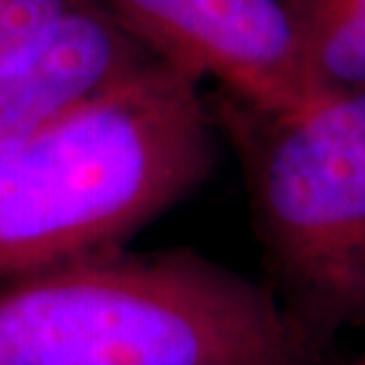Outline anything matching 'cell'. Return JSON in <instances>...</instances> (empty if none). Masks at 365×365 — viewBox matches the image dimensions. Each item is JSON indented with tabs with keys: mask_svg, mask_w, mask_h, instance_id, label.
I'll list each match as a JSON object with an SVG mask.
<instances>
[{
	"mask_svg": "<svg viewBox=\"0 0 365 365\" xmlns=\"http://www.w3.org/2000/svg\"><path fill=\"white\" fill-rule=\"evenodd\" d=\"M166 62L0 157V282L123 250L209 178L216 119Z\"/></svg>",
	"mask_w": 365,
	"mask_h": 365,
	"instance_id": "obj_1",
	"label": "cell"
},
{
	"mask_svg": "<svg viewBox=\"0 0 365 365\" xmlns=\"http://www.w3.org/2000/svg\"><path fill=\"white\" fill-rule=\"evenodd\" d=\"M306 327L195 252L128 247L0 282V365H309Z\"/></svg>",
	"mask_w": 365,
	"mask_h": 365,
	"instance_id": "obj_2",
	"label": "cell"
},
{
	"mask_svg": "<svg viewBox=\"0 0 365 365\" xmlns=\"http://www.w3.org/2000/svg\"><path fill=\"white\" fill-rule=\"evenodd\" d=\"M232 138L259 232L323 318L365 325V88L292 112L211 107Z\"/></svg>",
	"mask_w": 365,
	"mask_h": 365,
	"instance_id": "obj_3",
	"label": "cell"
},
{
	"mask_svg": "<svg viewBox=\"0 0 365 365\" xmlns=\"http://www.w3.org/2000/svg\"><path fill=\"white\" fill-rule=\"evenodd\" d=\"M159 60L257 112L316 102L287 0H98Z\"/></svg>",
	"mask_w": 365,
	"mask_h": 365,
	"instance_id": "obj_4",
	"label": "cell"
},
{
	"mask_svg": "<svg viewBox=\"0 0 365 365\" xmlns=\"http://www.w3.org/2000/svg\"><path fill=\"white\" fill-rule=\"evenodd\" d=\"M157 62L105 5L81 0L0 74V157Z\"/></svg>",
	"mask_w": 365,
	"mask_h": 365,
	"instance_id": "obj_5",
	"label": "cell"
},
{
	"mask_svg": "<svg viewBox=\"0 0 365 365\" xmlns=\"http://www.w3.org/2000/svg\"><path fill=\"white\" fill-rule=\"evenodd\" d=\"M320 98L365 88V0H287Z\"/></svg>",
	"mask_w": 365,
	"mask_h": 365,
	"instance_id": "obj_6",
	"label": "cell"
},
{
	"mask_svg": "<svg viewBox=\"0 0 365 365\" xmlns=\"http://www.w3.org/2000/svg\"><path fill=\"white\" fill-rule=\"evenodd\" d=\"M81 0H0V74Z\"/></svg>",
	"mask_w": 365,
	"mask_h": 365,
	"instance_id": "obj_7",
	"label": "cell"
},
{
	"mask_svg": "<svg viewBox=\"0 0 365 365\" xmlns=\"http://www.w3.org/2000/svg\"><path fill=\"white\" fill-rule=\"evenodd\" d=\"M351 365H365V349H363V354H361L359 359H356V361H354Z\"/></svg>",
	"mask_w": 365,
	"mask_h": 365,
	"instance_id": "obj_8",
	"label": "cell"
}]
</instances>
